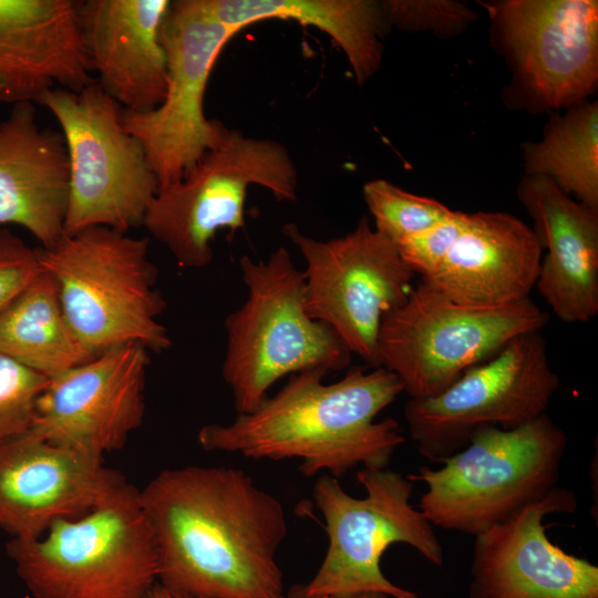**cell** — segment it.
<instances>
[{
  "instance_id": "cell-1",
  "label": "cell",
  "mask_w": 598,
  "mask_h": 598,
  "mask_svg": "<svg viewBox=\"0 0 598 598\" xmlns=\"http://www.w3.org/2000/svg\"><path fill=\"white\" fill-rule=\"evenodd\" d=\"M158 553V582L197 598H285L277 551L282 503L243 470L189 465L140 489Z\"/></svg>"
},
{
  "instance_id": "cell-2",
  "label": "cell",
  "mask_w": 598,
  "mask_h": 598,
  "mask_svg": "<svg viewBox=\"0 0 598 598\" xmlns=\"http://www.w3.org/2000/svg\"><path fill=\"white\" fill-rule=\"evenodd\" d=\"M322 370L292 374L272 396L229 424H207L197 433L209 452L238 453L252 460H301L299 472L336 478L362 466L388 468L405 437L399 423L377 415L402 392L399 379L382 367H353L324 384Z\"/></svg>"
},
{
  "instance_id": "cell-3",
  "label": "cell",
  "mask_w": 598,
  "mask_h": 598,
  "mask_svg": "<svg viewBox=\"0 0 598 598\" xmlns=\"http://www.w3.org/2000/svg\"><path fill=\"white\" fill-rule=\"evenodd\" d=\"M40 265L54 279L65 319L93 355L136 343L164 352L172 346L157 320L167 303L156 287L150 239L95 226L39 248Z\"/></svg>"
},
{
  "instance_id": "cell-4",
  "label": "cell",
  "mask_w": 598,
  "mask_h": 598,
  "mask_svg": "<svg viewBox=\"0 0 598 598\" xmlns=\"http://www.w3.org/2000/svg\"><path fill=\"white\" fill-rule=\"evenodd\" d=\"M248 288L245 303L224 322L227 342L223 378L238 414L254 411L280 378L307 370L347 368L351 351L337 332L309 317L306 279L285 247L267 260H239Z\"/></svg>"
},
{
  "instance_id": "cell-5",
  "label": "cell",
  "mask_w": 598,
  "mask_h": 598,
  "mask_svg": "<svg viewBox=\"0 0 598 598\" xmlns=\"http://www.w3.org/2000/svg\"><path fill=\"white\" fill-rule=\"evenodd\" d=\"M567 445L545 413L515 429H482L440 468L406 477L426 485L417 508L433 526L476 536L558 487Z\"/></svg>"
},
{
  "instance_id": "cell-6",
  "label": "cell",
  "mask_w": 598,
  "mask_h": 598,
  "mask_svg": "<svg viewBox=\"0 0 598 598\" xmlns=\"http://www.w3.org/2000/svg\"><path fill=\"white\" fill-rule=\"evenodd\" d=\"M7 553L34 598H146L158 581L155 537L140 489L127 482L38 538H11Z\"/></svg>"
},
{
  "instance_id": "cell-7",
  "label": "cell",
  "mask_w": 598,
  "mask_h": 598,
  "mask_svg": "<svg viewBox=\"0 0 598 598\" xmlns=\"http://www.w3.org/2000/svg\"><path fill=\"white\" fill-rule=\"evenodd\" d=\"M357 480L365 489L362 498L348 494L330 474L316 481L312 497L324 518L329 544L319 569L295 597L382 594L420 598L417 592L393 584L381 569L384 551L395 543L413 547L436 567L444 564V549L434 526L411 504L413 482L388 468H361Z\"/></svg>"
},
{
  "instance_id": "cell-8",
  "label": "cell",
  "mask_w": 598,
  "mask_h": 598,
  "mask_svg": "<svg viewBox=\"0 0 598 598\" xmlns=\"http://www.w3.org/2000/svg\"><path fill=\"white\" fill-rule=\"evenodd\" d=\"M250 185L265 187L279 202H293L296 165L279 142L227 128L182 179L159 188L143 226L181 267L203 268L212 262L217 230L233 235L245 226Z\"/></svg>"
},
{
  "instance_id": "cell-9",
  "label": "cell",
  "mask_w": 598,
  "mask_h": 598,
  "mask_svg": "<svg viewBox=\"0 0 598 598\" xmlns=\"http://www.w3.org/2000/svg\"><path fill=\"white\" fill-rule=\"evenodd\" d=\"M37 103L55 117L66 145L64 234L143 226L159 183L141 142L123 127V107L96 81L80 91L48 90Z\"/></svg>"
},
{
  "instance_id": "cell-10",
  "label": "cell",
  "mask_w": 598,
  "mask_h": 598,
  "mask_svg": "<svg viewBox=\"0 0 598 598\" xmlns=\"http://www.w3.org/2000/svg\"><path fill=\"white\" fill-rule=\"evenodd\" d=\"M547 321L548 315L530 298L503 307L466 306L420 281L382 320L379 367L399 379L409 399L432 398L514 338L542 330Z\"/></svg>"
},
{
  "instance_id": "cell-11",
  "label": "cell",
  "mask_w": 598,
  "mask_h": 598,
  "mask_svg": "<svg viewBox=\"0 0 598 598\" xmlns=\"http://www.w3.org/2000/svg\"><path fill=\"white\" fill-rule=\"evenodd\" d=\"M558 386L542 330L528 331L437 395L409 399L404 419L419 453L441 463L482 429H515L545 414Z\"/></svg>"
},
{
  "instance_id": "cell-12",
  "label": "cell",
  "mask_w": 598,
  "mask_h": 598,
  "mask_svg": "<svg viewBox=\"0 0 598 598\" xmlns=\"http://www.w3.org/2000/svg\"><path fill=\"white\" fill-rule=\"evenodd\" d=\"M239 29L215 18L204 0H176L163 21L161 39L167 58V89L154 110L122 109V124L136 137L159 188L182 179L227 128L205 115L204 99L213 66Z\"/></svg>"
},
{
  "instance_id": "cell-13",
  "label": "cell",
  "mask_w": 598,
  "mask_h": 598,
  "mask_svg": "<svg viewBox=\"0 0 598 598\" xmlns=\"http://www.w3.org/2000/svg\"><path fill=\"white\" fill-rule=\"evenodd\" d=\"M283 235L306 261L305 305L309 317L331 327L351 353L378 368L383 318L409 298L414 272L396 246L362 217L357 227L330 240L303 234L292 223Z\"/></svg>"
},
{
  "instance_id": "cell-14",
  "label": "cell",
  "mask_w": 598,
  "mask_h": 598,
  "mask_svg": "<svg viewBox=\"0 0 598 598\" xmlns=\"http://www.w3.org/2000/svg\"><path fill=\"white\" fill-rule=\"evenodd\" d=\"M514 90L538 110L582 103L598 83L596 0H505L482 4Z\"/></svg>"
},
{
  "instance_id": "cell-15",
  "label": "cell",
  "mask_w": 598,
  "mask_h": 598,
  "mask_svg": "<svg viewBox=\"0 0 598 598\" xmlns=\"http://www.w3.org/2000/svg\"><path fill=\"white\" fill-rule=\"evenodd\" d=\"M148 363L146 348L127 343L49 379L29 431L99 458L121 450L143 423Z\"/></svg>"
},
{
  "instance_id": "cell-16",
  "label": "cell",
  "mask_w": 598,
  "mask_h": 598,
  "mask_svg": "<svg viewBox=\"0 0 598 598\" xmlns=\"http://www.w3.org/2000/svg\"><path fill=\"white\" fill-rule=\"evenodd\" d=\"M577 496L558 486L475 536L468 598H598V567L553 544L545 516L573 514Z\"/></svg>"
},
{
  "instance_id": "cell-17",
  "label": "cell",
  "mask_w": 598,
  "mask_h": 598,
  "mask_svg": "<svg viewBox=\"0 0 598 598\" xmlns=\"http://www.w3.org/2000/svg\"><path fill=\"white\" fill-rule=\"evenodd\" d=\"M125 483L103 458L28 431L0 443V527L11 538H38L56 520L87 514Z\"/></svg>"
},
{
  "instance_id": "cell-18",
  "label": "cell",
  "mask_w": 598,
  "mask_h": 598,
  "mask_svg": "<svg viewBox=\"0 0 598 598\" xmlns=\"http://www.w3.org/2000/svg\"><path fill=\"white\" fill-rule=\"evenodd\" d=\"M78 0H0V102L37 103L48 90L80 91L96 80Z\"/></svg>"
},
{
  "instance_id": "cell-19",
  "label": "cell",
  "mask_w": 598,
  "mask_h": 598,
  "mask_svg": "<svg viewBox=\"0 0 598 598\" xmlns=\"http://www.w3.org/2000/svg\"><path fill=\"white\" fill-rule=\"evenodd\" d=\"M169 0H85L79 16L96 82L124 110L156 109L167 89L161 39Z\"/></svg>"
},
{
  "instance_id": "cell-20",
  "label": "cell",
  "mask_w": 598,
  "mask_h": 598,
  "mask_svg": "<svg viewBox=\"0 0 598 598\" xmlns=\"http://www.w3.org/2000/svg\"><path fill=\"white\" fill-rule=\"evenodd\" d=\"M517 195L546 249L538 292L560 320L590 321L598 313V208L574 200L540 175H526Z\"/></svg>"
},
{
  "instance_id": "cell-21",
  "label": "cell",
  "mask_w": 598,
  "mask_h": 598,
  "mask_svg": "<svg viewBox=\"0 0 598 598\" xmlns=\"http://www.w3.org/2000/svg\"><path fill=\"white\" fill-rule=\"evenodd\" d=\"M542 257L533 228L515 216L467 213L444 260L421 281L462 305L508 306L529 299Z\"/></svg>"
},
{
  "instance_id": "cell-22",
  "label": "cell",
  "mask_w": 598,
  "mask_h": 598,
  "mask_svg": "<svg viewBox=\"0 0 598 598\" xmlns=\"http://www.w3.org/2000/svg\"><path fill=\"white\" fill-rule=\"evenodd\" d=\"M68 202L61 132L38 124L32 102L14 104L0 120V227H23L41 248H51L65 235Z\"/></svg>"
},
{
  "instance_id": "cell-23",
  "label": "cell",
  "mask_w": 598,
  "mask_h": 598,
  "mask_svg": "<svg viewBox=\"0 0 598 598\" xmlns=\"http://www.w3.org/2000/svg\"><path fill=\"white\" fill-rule=\"evenodd\" d=\"M220 22L243 30L268 19L296 21L327 33L343 51L358 84L382 61L381 37L388 22L373 0H204Z\"/></svg>"
},
{
  "instance_id": "cell-24",
  "label": "cell",
  "mask_w": 598,
  "mask_h": 598,
  "mask_svg": "<svg viewBox=\"0 0 598 598\" xmlns=\"http://www.w3.org/2000/svg\"><path fill=\"white\" fill-rule=\"evenodd\" d=\"M0 352L48 379L93 359L69 326L45 270L1 312Z\"/></svg>"
},
{
  "instance_id": "cell-25",
  "label": "cell",
  "mask_w": 598,
  "mask_h": 598,
  "mask_svg": "<svg viewBox=\"0 0 598 598\" xmlns=\"http://www.w3.org/2000/svg\"><path fill=\"white\" fill-rule=\"evenodd\" d=\"M526 175L550 178L578 202L598 208V104L582 102L556 115L542 141L523 148Z\"/></svg>"
},
{
  "instance_id": "cell-26",
  "label": "cell",
  "mask_w": 598,
  "mask_h": 598,
  "mask_svg": "<svg viewBox=\"0 0 598 598\" xmlns=\"http://www.w3.org/2000/svg\"><path fill=\"white\" fill-rule=\"evenodd\" d=\"M363 198L374 219V229L394 244L446 220L455 212L385 179L368 182Z\"/></svg>"
},
{
  "instance_id": "cell-27",
  "label": "cell",
  "mask_w": 598,
  "mask_h": 598,
  "mask_svg": "<svg viewBox=\"0 0 598 598\" xmlns=\"http://www.w3.org/2000/svg\"><path fill=\"white\" fill-rule=\"evenodd\" d=\"M49 379L0 352V443L28 432Z\"/></svg>"
},
{
  "instance_id": "cell-28",
  "label": "cell",
  "mask_w": 598,
  "mask_h": 598,
  "mask_svg": "<svg viewBox=\"0 0 598 598\" xmlns=\"http://www.w3.org/2000/svg\"><path fill=\"white\" fill-rule=\"evenodd\" d=\"M381 6L388 25L439 35L460 33L477 18L476 11L454 0H386Z\"/></svg>"
},
{
  "instance_id": "cell-29",
  "label": "cell",
  "mask_w": 598,
  "mask_h": 598,
  "mask_svg": "<svg viewBox=\"0 0 598 598\" xmlns=\"http://www.w3.org/2000/svg\"><path fill=\"white\" fill-rule=\"evenodd\" d=\"M466 214L455 210L446 220L395 244L405 265L421 278L432 275L460 235Z\"/></svg>"
},
{
  "instance_id": "cell-30",
  "label": "cell",
  "mask_w": 598,
  "mask_h": 598,
  "mask_svg": "<svg viewBox=\"0 0 598 598\" xmlns=\"http://www.w3.org/2000/svg\"><path fill=\"white\" fill-rule=\"evenodd\" d=\"M39 248L0 227V315L41 272Z\"/></svg>"
},
{
  "instance_id": "cell-31",
  "label": "cell",
  "mask_w": 598,
  "mask_h": 598,
  "mask_svg": "<svg viewBox=\"0 0 598 598\" xmlns=\"http://www.w3.org/2000/svg\"><path fill=\"white\" fill-rule=\"evenodd\" d=\"M146 598H197V597L169 589L157 581L154 585V587L151 589Z\"/></svg>"
},
{
  "instance_id": "cell-32",
  "label": "cell",
  "mask_w": 598,
  "mask_h": 598,
  "mask_svg": "<svg viewBox=\"0 0 598 598\" xmlns=\"http://www.w3.org/2000/svg\"><path fill=\"white\" fill-rule=\"evenodd\" d=\"M357 598H389V597L382 594H363Z\"/></svg>"
},
{
  "instance_id": "cell-33",
  "label": "cell",
  "mask_w": 598,
  "mask_h": 598,
  "mask_svg": "<svg viewBox=\"0 0 598 598\" xmlns=\"http://www.w3.org/2000/svg\"><path fill=\"white\" fill-rule=\"evenodd\" d=\"M320 598H329V597H320Z\"/></svg>"
}]
</instances>
